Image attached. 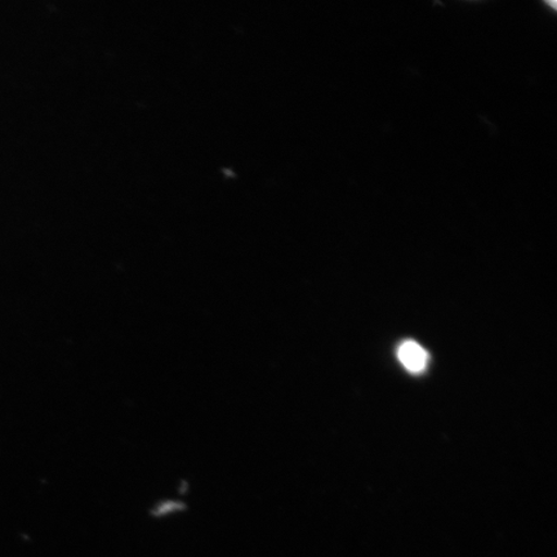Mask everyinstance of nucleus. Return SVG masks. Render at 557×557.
Returning <instances> with one entry per match:
<instances>
[{
	"label": "nucleus",
	"mask_w": 557,
	"mask_h": 557,
	"mask_svg": "<svg viewBox=\"0 0 557 557\" xmlns=\"http://www.w3.org/2000/svg\"><path fill=\"white\" fill-rule=\"evenodd\" d=\"M399 359L401 364L408 369L409 372L420 373L426 369L429 357L423 348L416 344L414 341H407L399 347Z\"/></svg>",
	"instance_id": "obj_1"
}]
</instances>
